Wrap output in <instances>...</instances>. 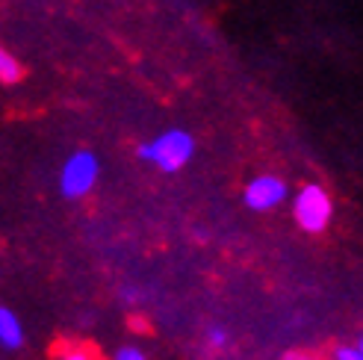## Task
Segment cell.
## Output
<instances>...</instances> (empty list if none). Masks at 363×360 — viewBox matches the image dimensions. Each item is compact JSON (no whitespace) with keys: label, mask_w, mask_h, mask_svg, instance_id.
I'll use <instances>...</instances> for the list:
<instances>
[{"label":"cell","mask_w":363,"mask_h":360,"mask_svg":"<svg viewBox=\"0 0 363 360\" xmlns=\"http://www.w3.org/2000/svg\"><path fill=\"white\" fill-rule=\"evenodd\" d=\"M195 157V139L189 130H180V128H172V130H162L160 136L148 139L145 145H139V159L148 163L160 171H180L189 159Z\"/></svg>","instance_id":"obj_1"},{"label":"cell","mask_w":363,"mask_h":360,"mask_svg":"<svg viewBox=\"0 0 363 360\" xmlns=\"http://www.w3.org/2000/svg\"><path fill=\"white\" fill-rule=\"evenodd\" d=\"M101 177V159L95 151L80 148L71 154L62 169H60V192L68 198V201H77V198H86L95 189Z\"/></svg>","instance_id":"obj_2"},{"label":"cell","mask_w":363,"mask_h":360,"mask_svg":"<svg viewBox=\"0 0 363 360\" xmlns=\"http://www.w3.org/2000/svg\"><path fill=\"white\" fill-rule=\"evenodd\" d=\"M293 213H296V222H298L301 230H307V233H322L325 227H328L331 215H334L331 195L325 192L319 184H307V186H301V192L296 195Z\"/></svg>","instance_id":"obj_3"},{"label":"cell","mask_w":363,"mask_h":360,"mask_svg":"<svg viewBox=\"0 0 363 360\" xmlns=\"http://www.w3.org/2000/svg\"><path fill=\"white\" fill-rule=\"evenodd\" d=\"M286 195H289V186L284 184L278 174H257V177H251L245 192H242L245 207L254 210V213H269V210L281 207L286 201Z\"/></svg>","instance_id":"obj_4"},{"label":"cell","mask_w":363,"mask_h":360,"mask_svg":"<svg viewBox=\"0 0 363 360\" xmlns=\"http://www.w3.org/2000/svg\"><path fill=\"white\" fill-rule=\"evenodd\" d=\"M24 346V325L18 313L6 304H0V349L4 351H18Z\"/></svg>","instance_id":"obj_5"},{"label":"cell","mask_w":363,"mask_h":360,"mask_svg":"<svg viewBox=\"0 0 363 360\" xmlns=\"http://www.w3.org/2000/svg\"><path fill=\"white\" fill-rule=\"evenodd\" d=\"M24 77V68H21V62H18L12 53L4 47V42H0V83H6V86H12V83H18Z\"/></svg>","instance_id":"obj_6"},{"label":"cell","mask_w":363,"mask_h":360,"mask_svg":"<svg viewBox=\"0 0 363 360\" xmlns=\"http://www.w3.org/2000/svg\"><path fill=\"white\" fill-rule=\"evenodd\" d=\"M57 360H95V354L89 349H83V346H68L57 354Z\"/></svg>","instance_id":"obj_7"},{"label":"cell","mask_w":363,"mask_h":360,"mask_svg":"<svg viewBox=\"0 0 363 360\" xmlns=\"http://www.w3.org/2000/svg\"><path fill=\"white\" fill-rule=\"evenodd\" d=\"M113 360H148V357H145V351L139 346H121V349H116Z\"/></svg>","instance_id":"obj_8"},{"label":"cell","mask_w":363,"mask_h":360,"mask_svg":"<svg viewBox=\"0 0 363 360\" xmlns=\"http://www.w3.org/2000/svg\"><path fill=\"white\" fill-rule=\"evenodd\" d=\"M228 343V334L222 331V328H210V334H207V346L210 349H222Z\"/></svg>","instance_id":"obj_9"},{"label":"cell","mask_w":363,"mask_h":360,"mask_svg":"<svg viewBox=\"0 0 363 360\" xmlns=\"http://www.w3.org/2000/svg\"><path fill=\"white\" fill-rule=\"evenodd\" d=\"M337 360H363L357 349H337Z\"/></svg>","instance_id":"obj_10"},{"label":"cell","mask_w":363,"mask_h":360,"mask_svg":"<svg viewBox=\"0 0 363 360\" xmlns=\"http://www.w3.org/2000/svg\"><path fill=\"white\" fill-rule=\"evenodd\" d=\"M121 298H124V301H139V293H136V290H124Z\"/></svg>","instance_id":"obj_11"},{"label":"cell","mask_w":363,"mask_h":360,"mask_svg":"<svg viewBox=\"0 0 363 360\" xmlns=\"http://www.w3.org/2000/svg\"><path fill=\"white\" fill-rule=\"evenodd\" d=\"M357 351H360V354H363V337H360V343H357Z\"/></svg>","instance_id":"obj_12"}]
</instances>
